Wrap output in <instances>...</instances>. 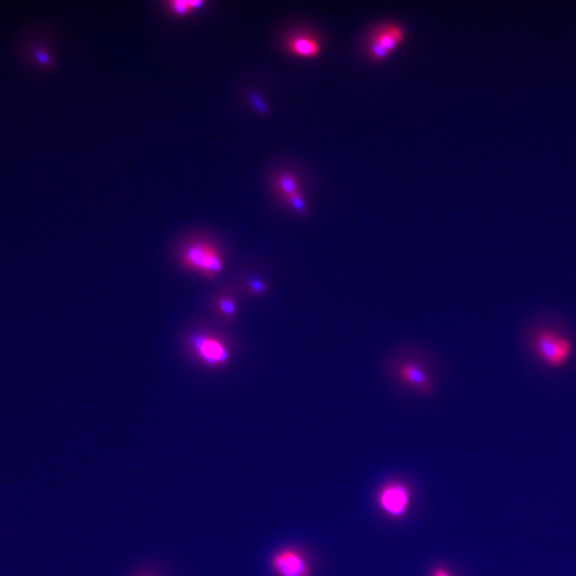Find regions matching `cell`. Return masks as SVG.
<instances>
[{"mask_svg": "<svg viewBox=\"0 0 576 576\" xmlns=\"http://www.w3.org/2000/svg\"><path fill=\"white\" fill-rule=\"evenodd\" d=\"M388 375L398 386L411 390L421 397L433 395L435 379L428 363L421 355L414 352L400 353L388 360Z\"/></svg>", "mask_w": 576, "mask_h": 576, "instance_id": "6da1fadb", "label": "cell"}, {"mask_svg": "<svg viewBox=\"0 0 576 576\" xmlns=\"http://www.w3.org/2000/svg\"><path fill=\"white\" fill-rule=\"evenodd\" d=\"M181 259L183 266L208 279L214 278L224 269V259L220 252L204 240L188 244L183 248Z\"/></svg>", "mask_w": 576, "mask_h": 576, "instance_id": "7a4b0ae2", "label": "cell"}, {"mask_svg": "<svg viewBox=\"0 0 576 576\" xmlns=\"http://www.w3.org/2000/svg\"><path fill=\"white\" fill-rule=\"evenodd\" d=\"M533 347L542 363L552 368H560L567 364L573 352V346L569 339L550 330L536 333Z\"/></svg>", "mask_w": 576, "mask_h": 576, "instance_id": "3957f363", "label": "cell"}, {"mask_svg": "<svg viewBox=\"0 0 576 576\" xmlns=\"http://www.w3.org/2000/svg\"><path fill=\"white\" fill-rule=\"evenodd\" d=\"M405 30L398 25L386 24L375 29L368 42V52L374 60H384L405 40Z\"/></svg>", "mask_w": 576, "mask_h": 576, "instance_id": "277c9868", "label": "cell"}, {"mask_svg": "<svg viewBox=\"0 0 576 576\" xmlns=\"http://www.w3.org/2000/svg\"><path fill=\"white\" fill-rule=\"evenodd\" d=\"M191 347L203 362L212 366L226 364L230 358L226 346L212 337L195 335L191 339Z\"/></svg>", "mask_w": 576, "mask_h": 576, "instance_id": "5b68a950", "label": "cell"}, {"mask_svg": "<svg viewBox=\"0 0 576 576\" xmlns=\"http://www.w3.org/2000/svg\"><path fill=\"white\" fill-rule=\"evenodd\" d=\"M271 567L278 576H308L310 569L302 554L292 548H285L273 555Z\"/></svg>", "mask_w": 576, "mask_h": 576, "instance_id": "8992f818", "label": "cell"}, {"mask_svg": "<svg viewBox=\"0 0 576 576\" xmlns=\"http://www.w3.org/2000/svg\"><path fill=\"white\" fill-rule=\"evenodd\" d=\"M382 509L394 517H400L409 505V492L401 485L388 486L380 494Z\"/></svg>", "mask_w": 576, "mask_h": 576, "instance_id": "52a82bcc", "label": "cell"}, {"mask_svg": "<svg viewBox=\"0 0 576 576\" xmlns=\"http://www.w3.org/2000/svg\"><path fill=\"white\" fill-rule=\"evenodd\" d=\"M287 50L301 58H314L321 52L319 42L308 34H298L287 41Z\"/></svg>", "mask_w": 576, "mask_h": 576, "instance_id": "ba28073f", "label": "cell"}, {"mask_svg": "<svg viewBox=\"0 0 576 576\" xmlns=\"http://www.w3.org/2000/svg\"><path fill=\"white\" fill-rule=\"evenodd\" d=\"M275 186L278 190L284 195V198L288 195L299 192V183L296 177L290 173H284L275 181Z\"/></svg>", "mask_w": 576, "mask_h": 576, "instance_id": "9c48e42d", "label": "cell"}, {"mask_svg": "<svg viewBox=\"0 0 576 576\" xmlns=\"http://www.w3.org/2000/svg\"><path fill=\"white\" fill-rule=\"evenodd\" d=\"M285 200L288 202V204L292 207V210H296L298 214H306V204L304 202V199H302L301 193L300 191L299 192L294 193V195H288L285 198Z\"/></svg>", "mask_w": 576, "mask_h": 576, "instance_id": "30bf717a", "label": "cell"}, {"mask_svg": "<svg viewBox=\"0 0 576 576\" xmlns=\"http://www.w3.org/2000/svg\"><path fill=\"white\" fill-rule=\"evenodd\" d=\"M202 3H198V1H173L170 5H171L172 10L175 13L186 14V13L190 12L193 8L200 7V6H202Z\"/></svg>", "mask_w": 576, "mask_h": 576, "instance_id": "8fae6325", "label": "cell"}, {"mask_svg": "<svg viewBox=\"0 0 576 576\" xmlns=\"http://www.w3.org/2000/svg\"><path fill=\"white\" fill-rule=\"evenodd\" d=\"M219 310H221V313L224 315L228 316V317H232V316L236 314V304H234L232 299L228 298V297H224V298L219 300Z\"/></svg>", "mask_w": 576, "mask_h": 576, "instance_id": "7c38bea8", "label": "cell"}, {"mask_svg": "<svg viewBox=\"0 0 576 576\" xmlns=\"http://www.w3.org/2000/svg\"><path fill=\"white\" fill-rule=\"evenodd\" d=\"M248 287L250 292L255 295H264L268 292V285L259 279H250L248 280Z\"/></svg>", "mask_w": 576, "mask_h": 576, "instance_id": "4fadbf2b", "label": "cell"}, {"mask_svg": "<svg viewBox=\"0 0 576 576\" xmlns=\"http://www.w3.org/2000/svg\"><path fill=\"white\" fill-rule=\"evenodd\" d=\"M433 576H449V575H448V574L446 573V572L443 571V570H437V571L435 572V575H433Z\"/></svg>", "mask_w": 576, "mask_h": 576, "instance_id": "5bb4252c", "label": "cell"}]
</instances>
